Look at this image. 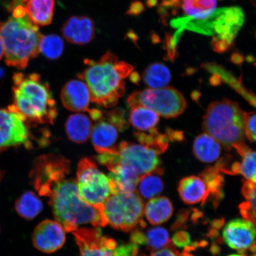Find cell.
I'll return each instance as SVG.
<instances>
[{"label": "cell", "mask_w": 256, "mask_h": 256, "mask_svg": "<svg viewBox=\"0 0 256 256\" xmlns=\"http://www.w3.org/2000/svg\"><path fill=\"white\" fill-rule=\"evenodd\" d=\"M84 63L87 67L78 76L88 85L92 102L106 108L115 106L126 92L124 80L132 74L133 66L111 52L98 60H86Z\"/></svg>", "instance_id": "1"}, {"label": "cell", "mask_w": 256, "mask_h": 256, "mask_svg": "<svg viewBox=\"0 0 256 256\" xmlns=\"http://www.w3.org/2000/svg\"><path fill=\"white\" fill-rule=\"evenodd\" d=\"M46 197L50 198V204L56 220L68 232L76 231L84 224H91L95 228L108 225L104 210L86 202L72 178H65L53 184Z\"/></svg>", "instance_id": "2"}, {"label": "cell", "mask_w": 256, "mask_h": 256, "mask_svg": "<svg viewBox=\"0 0 256 256\" xmlns=\"http://www.w3.org/2000/svg\"><path fill=\"white\" fill-rule=\"evenodd\" d=\"M244 18L242 8L230 7L216 8L199 17L183 16L172 19L170 24L177 30L174 34L166 36V48L176 51L184 30L212 36L214 39L225 41L232 46Z\"/></svg>", "instance_id": "3"}, {"label": "cell", "mask_w": 256, "mask_h": 256, "mask_svg": "<svg viewBox=\"0 0 256 256\" xmlns=\"http://www.w3.org/2000/svg\"><path fill=\"white\" fill-rule=\"evenodd\" d=\"M12 80L14 104L8 110L24 121L53 124L57 117V108L48 83L36 73H16Z\"/></svg>", "instance_id": "4"}, {"label": "cell", "mask_w": 256, "mask_h": 256, "mask_svg": "<svg viewBox=\"0 0 256 256\" xmlns=\"http://www.w3.org/2000/svg\"><path fill=\"white\" fill-rule=\"evenodd\" d=\"M42 34L28 17L24 8L18 6L7 21L0 22V38L8 66L23 70L40 53Z\"/></svg>", "instance_id": "5"}, {"label": "cell", "mask_w": 256, "mask_h": 256, "mask_svg": "<svg viewBox=\"0 0 256 256\" xmlns=\"http://www.w3.org/2000/svg\"><path fill=\"white\" fill-rule=\"evenodd\" d=\"M244 113L235 102H213L204 115L203 130L226 148L235 149L242 156L250 150L245 144Z\"/></svg>", "instance_id": "6"}, {"label": "cell", "mask_w": 256, "mask_h": 256, "mask_svg": "<svg viewBox=\"0 0 256 256\" xmlns=\"http://www.w3.org/2000/svg\"><path fill=\"white\" fill-rule=\"evenodd\" d=\"M144 210L142 198L136 192L110 194L104 204L108 224L124 232L130 231L138 224L142 228L146 226L142 220Z\"/></svg>", "instance_id": "7"}, {"label": "cell", "mask_w": 256, "mask_h": 256, "mask_svg": "<svg viewBox=\"0 0 256 256\" xmlns=\"http://www.w3.org/2000/svg\"><path fill=\"white\" fill-rule=\"evenodd\" d=\"M130 108L142 106L166 118L178 117L187 107L184 96L172 88H147L134 92L128 98Z\"/></svg>", "instance_id": "8"}, {"label": "cell", "mask_w": 256, "mask_h": 256, "mask_svg": "<svg viewBox=\"0 0 256 256\" xmlns=\"http://www.w3.org/2000/svg\"><path fill=\"white\" fill-rule=\"evenodd\" d=\"M76 185L86 202L104 210V204L110 194V178L98 169L94 160H80L76 172Z\"/></svg>", "instance_id": "9"}, {"label": "cell", "mask_w": 256, "mask_h": 256, "mask_svg": "<svg viewBox=\"0 0 256 256\" xmlns=\"http://www.w3.org/2000/svg\"><path fill=\"white\" fill-rule=\"evenodd\" d=\"M81 256H137L139 246L132 242L118 245L102 234L98 228H78L72 232Z\"/></svg>", "instance_id": "10"}, {"label": "cell", "mask_w": 256, "mask_h": 256, "mask_svg": "<svg viewBox=\"0 0 256 256\" xmlns=\"http://www.w3.org/2000/svg\"><path fill=\"white\" fill-rule=\"evenodd\" d=\"M70 162L60 155L48 154L38 158L34 162L30 174L35 190L40 196H46L54 184L69 174Z\"/></svg>", "instance_id": "11"}, {"label": "cell", "mask_w": 256, "mask_h": 256, "mask_svg": "<svg viewBox=\"0 0 256 256\" xmlns=\"http://www.w3.org/2000/svg\"><path fill=\"white\" fill-rule=\"evenodd\" d=\"M159 155L154 150L142 144L122 142L118 144V153L114 154V158L115 165L128 166L142 176L161 168Z\"/></svg>", "instance_id": "12"}, {"label": "cell", "mask_w": 256, "mask_h": 256, "mask_svg": "<svg viewBox=\"0 0 256 256\" xmlns=\"http://www.w3.org/2000/svg\"><path fill=\"white\" fill-rule=\"evenodd\" d=\"M24 120L8 110L0 108V152L10 147H30V133Z\"/></svg>", "instance_id": "13"}, {"label": "cell", "mask_w": 256, "mask_h": 256, "mask_svg": "<svg viewBox=\"0 0 256 256\" xmlns=\"http://www.w3.org/2000/svg\"><path fill=\"white\" fill-rule=\"evenodd\" d=\"M223 238L230 248L238 250L240 254H256V226L248 220H230L223 230Z\"/></svg>", "instance_id": "14"}, {"label": "cell", "mask_w": 256, "mask_h": 256, "mask_svg": "<svg viewBox=\"0 0 256 256\" xmlns=\"http://www.w3.org/2000/svg\"><path fill=\"white\" fill-rule=\"evenodd\" d=\"M66 238L65 230L59 222L46 220L35 228L32 242L38 250L52 254L62 247Z\"/></svg>", "instance_id": "15"}, {"label": "cell", "mask_w": 256, "mask_h": 256, "mask_svg": "<svg viewBox=\"0 0 256 256\" xmlns=\"http://www.w3.org/2000/svg\"><path fill=\"white\" fill-rule=\"evenodd\" d=\"M60 99L64 106L72 112H90L89 108L92 102L90 92L87 84L82 80H74L64 86Z\"/></svg>", "instance_id": "16"}, {"label": "cell", "mask_w": 256, "mask_h": 256, "mask_svg": "<svg viewBox=\"0 0 256 256\" xmlns=\"http://www.w3.org/2000/svg\"><path fill=\"white\" fill-rule=\"evenodd\" d=\"M120 132L119 128L106 119L103 114L92 128V142L96 151L98 154H116L118 145L116 143Z\"/></svg>", "instance_id": "17"}, {"label": "cell", "mask_w": 256, "mask_h": 256, "mask_svg": "<svg viewBox=\"0 0 256 256\" xmlns=\"http://www.w3.org/2000/svg\"><path fill=\"white\" fill-rule=\"evenodd\" d=\"M62 31V36L69 42L82 46L94 39V22L87 16H72L64 24Z\"/></svg>", "instance_id": "18"}, {"label": "cell", "mask_w": 256, "mask_h": 256, "mask_svg": "<svg viewBox=\"0 0 256 256\" xmlns=\"http://www.w3.org/2000/svg\"><path fill=\"white\" fill-rule=\"evenodd\" d=\"M108 170L111 194L136 192L140 176L132 168L117 164Z\"/></svg>", "instance_id": "19"}, {"label": "cell", "mask_w": 256, "mask_h": 256, "mask_svg": "<svg viewBox=\"0 0 256 256\" xmlns=\"http://www.w3.org/2000/svg\"><path fill=\"white\" fill-rule=\"evenodd\" d=\"M178 192L181 200L188 204H204L210 196L206 184L200 176L182 178L179 182Z\"/></svg>", "instance_id": "20"}, {"label": "cell", "mask_w": 256, "mask_h": 256, "mask_svg": "<svg viewBox=\"0 0 256 256\" xmlns=\"http://www.w3.org/2000/svg\"><path fill=\"white\" fill-rule=\"evenodd\" d=\"M222 151V145L214 137L206 132L200 134L194 140V155L202 162L211 163L217 161Z\"/></svg>", "instance_id": "21"}, {"label": "cell", "mask_w": 256, "mask_h": 256, "mask_svg": "<svg viewBox=\"0 0 256 256\" xmlns=\"http://www.w3.org/2000/svg\"><path fill=\"white\" fill-rule=\"evenodd\" d=\"M54 8L55 0H28L24 10L32 23L44 26L52 23Z\"/></svg>", "instance_id": "22"}, {"label": "cell", "mask_w": 256, "mask_h": 256, "mask_svg": "<svg viewBox=\"0 0 256 256\" xmlns=\"http://www.w3.org/2000/svg\"><path fill=\"white\" fill-rule=\"evenodd\" d=\"M91 120L82 114H72L66 123L67 136L72 142L78 144L87 142L92 130Z\"/></svg>", "instance_id": "23"}, {"label": "cell", "mask_w": 256, "mask_h": 256, "mask_svg": "<svg viewBox=\"0 0 256 256\" xmlns=\"http://www.w3.org/2000/svg\"><path fill=\"white\" fill-rule=\"evenodd\" d=\"M172 212L174 206L171 201L166 197H158L150 200L144 210L146 218L152 225H158L168 222Z\"/></svg>", "instance_id": "24"}, {"label": "cell", "mask_w": 256, "mask_h": 256, "mask_svg": "<svg viewBox=\"0 0 256 256\" xmlns=\"http://www.w3.org/2000/svg\"><path fill=\"white\" fill-rule=\"evenodd\" d=\"M14 208L19 216L30 220L34 219L42 212L43 203L34 192L26 191L16 200Z\"/></svg>", "instance_id": "25"}, {"label": "cell", "mask_w": 256, "mask_h": 256, "mask_svg": "<svg viewBox=\"0 0 256 256\" xmlns=\"http://www.w3.org/2000/svg\"><path fill=\"white\" fill-rule=\"evenodd\" d=\"M129 122L138 132H147L158 126L159 115L154 111L142 106L131 108Z\"/></svg>", "instance_id": "26"}, {"label": "cell", "mask_w": 256, "mask_h": 256, "mask_svg": "<svg viewBox=\"0 0 256 256\" xmlns=\"http://www.w3.org/2000/svg\"><path fill=\"white\" fill-rule=\"evenodd\" d=\"M163 172L162 168L158 170L140 176L137 184V194L146 200L152 199L162 193L164 190V183L160 177Z\"/></svg>", "instance_id": "27"}, {"label": "cell", "mask_w": 256, "mask_h": 256, "mask_svg": "<svg viewBox=\"0 0 256 256\" xmlns=\"http://www.w3.org/2000/svg\"><path fill=\"white\" fill-rule=\"evenodd\" d=\"M224 162L225 159L222 158L214 167L204 170L200 176L206 184L210 196L211 195L216 204L223 198L224 178L220 169Z\"/></svg>", "instance_id": "28"}, {"label": "cell", "mask_w": 256, "mask_h": 256, "mask_svg": "<svg viewBox=\"0 0 256 256\" xmlns=\"http://www.w3.org/2000/svg\"><path fill=\"white\" fill-rule=\"evenodd\" d=\"M241 162L233 163L230 168H220V172L230 175L241 174L250 181L256 183V152L250 149L242 156Z\"/></svg>", "instance_id": "29"}, {"label": "cell", "mask_w": 256, "mask_h": 256, "mask_svg": "<svg viewBox=\"0 0 256 256\" xmlns=\"http://www.w3.org/2000/svg\"><path fill=\"white\" fill-rule=\"evenodd\" d=\"M172 76L168 67L162 63H153L142 73V80L150 88H162L170 82Z\"/></svg>", "instance_id": "30"}, {"label": "cell", "mask_w": 256, "mask_h": 256, "mask_svg": "<svg viewBox=\"0 0 256 256\" xmlns=\"http://www.w3.org/2000/svg\"><path fill=\"white\" fill-rule=\"evenodd\" d=\"M170 132H168V135L166 134H160L156 128L147 132L136 131L134 135L140 144L148 147L161 154L168 149L169 140H172Z\"/></svg>", "instance_id": "31"}, {"label": "cell", "mask_w": 256, "mask_h": 256, "mask_svg": "<svg viewBox=\"0 0 256 256\" xmlns=\"http://www.w3.org/2000/svg\"><path fill=\"white\" fill-rule=\"evenodd\" d=\"M242 193L246 200L240 204V213L256 226V183L246 180L242 187Z\"/></svg>", "instance_id": "32"}, {"label": "cell", "mask_w": 256, "mask_h": 256, "mask_svg": "<svg viewBox=\"0 0 256 256\" xmlns=\"http://www.w3.org/2000/svg\"><path fill=\"white\" fill-rule=\"evenodd\" d=\"M216 0H179L178 8L184 16L196 18L216 9Z\"/></svg>", "instance_id": "33"}, {"label": "cell", "mask_w": 256, "mask_h": 256, "mask_svg": "<svg viewBox=\"0 0 256 256\" xmlns=\"http://www.w3.org/2000/svg\"><path fill=\"white\" fill-rule=\"evenodd\" d=\"M144 244L150 250H160L170 245L168 232L162 227H154L143 232Z\"/></svg>", "instance_id": "34"}, {"label": "cell", "mask_w": 256, "mask_h": 256, "mask_svg": "<svg viewBox=\"0 0 256 256\" xmlns=\"http://www.w3.org/2000/svg\"><path fill=\"white\" fill-rule=\"evenodd\" d=\"M64 49V41L56 34L42 36L40 44V52L50 60H56L62 56Z\"/></svg>", "instance_id": "35"}, {"label": "cell", "mask_w": 256, "mask_h": 256, "mask_svg": "<svg viewBox=\"0 0 256 256\" xmlns=\"http://www.w3.org/2000/svg\"><path fill=\"white\" fill-rule=\"evenodd\" d=\"M103 114L106 119L119 128L120 132H123L128 128V124L124 118V110L116 108L111 111H104L103 112Z\"/></svg>", "instance_id": "36"}, {"label": "cell", "mask_w": 256, "mask_h": 256, "mask_svg": "<svg viewBox=\"0 0 256 256\" xmlns=\"http://www.w3.org/2000/svg\"><path fill=\"white\" fill-rule=\"evenodd\" d=\"M245 136L250 142H256V112L244 113Z\"/></svg>", "instance_id": "37"}, {"label": "cell", "mask_w": 256, "mask_h": 256, "mask_svg": "<svg viewBox=\"0 0 256 256\" xmlns=\"http://www.w3.org/2000/svg\"><path fill=\"white\" fill-rule=\"evenodd\" d=\"M172 240L176 246L181 248L190 247L192 243L190 234L184 231L176 232Z\"/></svg>", "instance_id": "38"}, {"label": "cell", "mask_w": 256, "mask_h": 256, "mask_svg": "<svg viewBox=\"0 0 256 256\" xmlns=\"http://www.w3.org/2000/svg\"><path fill=\"white\" fill-rule=\"evenodd\" d=\"M137 256H144L143 255ZM150 256H181L178 252H176L174 248L171 244L167 248H163L161 250L152 252Z\"/></svg>", "instance_id": "39"}, {"label": "cell", "mask_w": 256, "mask_h": 256, "mask_svg": "<svg viewBox=\"0 0 256 256\" xmlns=\"http://www.w3.org/2000/svg\"><path fill=\"white\" fill-rule=\"evenodd\" d=\"M212 46L214 50L216 52L222 53L228 50V48L231 46L228 43L225 41L217 40L214 39L212 40Z\"/></svg>", "instance_id": "40"}, {"label": "cell", "mask_w": 256, "mask_h": 256, "mask_svg": "<svg viewBox=\"0 0 256 256\" xmlns=\"http://www.w3.org/2000/svg\"><path fill=\"white\" fill-rule=\"evenodd\" d=\"M136 7L135 8H131L130 10V14H138L142 12L143 8V6L140 3L136 2Z\"/></svg>", "instance_id": "41"}, {"label": "cell", "mask_w": 256, "mask_h": 256, "mask_svg": "<svg viewBox=\"0 0 256 256\" xmlns=\"http://www.w3.org/2000/svg\"><path fill=\"white\" fill-rule=\"evenodd\" d=\"M232 60L233 62L238 64L242 62L243 58L241 54L236 53L233 54Z\"/></svg>", "instance_id": "42"}, {"label": "cell", "mask_w": 256, "mask_h": 256, "mask_svg": "<svg viewBox=\"0 0 256 256\" xmlns=\"http://www.w3.org/2000/svg\"><path fill=\"white\" fill-rule=\"evenodd\" d=\"M4 56V48L3 46L2 42L0 38V60L2 58V57Z\"/></svg>", "instance_id": "43"}, {"label": "cell", "mask_w": 256, "mask_h": 256, "mask_svg": "<svg viewBox=\"0 0 256 256\" xmlns=\"http://www.w3.org/2000/svg\"><path fill=\"white\" fill-rule=\"evenodd\" d=\"M3 176H4V172H3L1 168H0V182H2Z\"/></svg>", "instance_id": "44"}, {"label": "cell", "mask_w": 256, "mask_h": 256, "mask_svg": "<svg viewBox=\"0 0 256 256\" xmlns=\"http://www.w3.org/2000/svg\"><path fill=\"white\" fill-rule=\"evenodd\" d=\"M243 256L242 255H238V254H232V255H230V256Z\"/></svg>", "instance_id": "45"}, {"label": "cell", "mask_w": 256, "mask_h": 256, "mask_svg": "<svg viewBox=\"0 0 256 256\" xmlns=\"http://www.w3.org/2000/svg\"><path fill=\"white\" fill-rule=\"evenodd\" d=\"M254 65L256 66V62L254 64Z\"/></svg>", "instance_id": "46"}, {"label": "cell", "mask_w": 256, "mask_h": 256, "mask_svg": "<svg viewBox=\"0 0 256 256\" xmlns=\"http://www.w3.org/2000/svg\"><path fill=\"white\" fill-rule=\"evenodd\" d=\"M254 256H256V254Z\"/></svg>", "instance_id": "47"}]
</instances>
